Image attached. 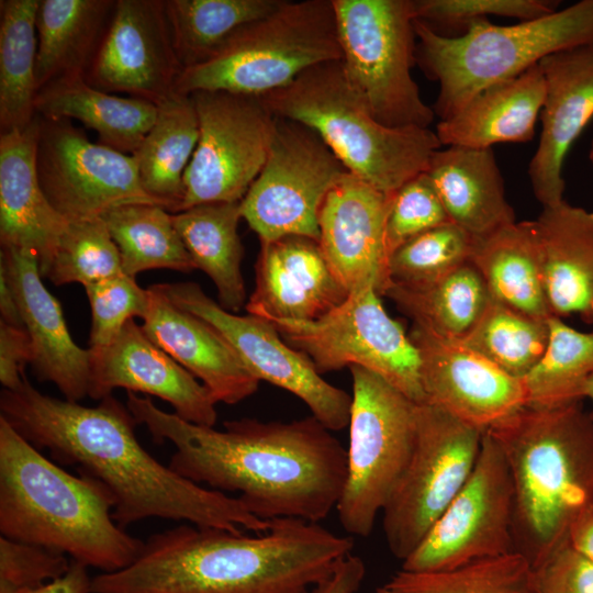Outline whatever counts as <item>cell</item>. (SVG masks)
Instances as JSON below:
<instances>
[{"label":"cell","mask_w":593,"mask_h":593,"mask_svg":"<svg viewBox=\"0 0 593 593\" xmlns=\"http://www.w3.org/2000/svg\"><path fill=\"white\" fill-rule=\"evenodd\" d=\"M559 1L551 0H413L416 20L430 29L466 27L490 15L527 21L557 11Z\"/></svg>","instance_id":"45"},{"label":"cell","mask_w":593,"mask_h":593,"mask_svg":"<svg viewBox=\"0 0 593 593\" xmlns=\"http://www.w3.org/2000/svg\"><path fill=\"white\" fill-rule=\"evenodd\" d=\"M539 66L545 79L541 132L528 177L544 208L564 200L566 157L593 119V43L551 54Z\"/></svg>","instance_id":"21"},{"label":"cell","mask_w":593,"mask_h":593,"mask_svg":"<svg viewBox=\"0 0 593 593\" xmlns=\"http://www.w3.org/2000/svg\"><path fill=\"white\" fill-rule=\"evenodd\" d=\"M178 307L209 324L258 381L284 389L304 402L327 429L348 426L351 395L326 380L268 321L226 311L194 282L159 283Z\"/></svg>","instance_id":"15"},{"label":"cell","mask_w":593,"mask_h":593,"mask_svg":"<svg viewBox=\"0 0 593 593\" xmlns=\"http://www.w3.org/2000/svg\"><path fill=\"white\" fill-rule=\"evenodd\" d=\"M126 406L157 443L175 451L181 477L237 493L255 516L317 523L336 508L347 474V450L314 416L291 422L231 419L223 429L187 422L127 392Z\"/></svg>","instance_id":"1"},{"label":"cell","mask_w":593,"mask_h":593,"mask_svg":"<svg viewBox=\"0 0 593 593\" xmlns=\"http://www.w3.org/2000/svg\"><path fill=\"white\" fill-rule=\"evenodd\" d=\"M122 273L119 249L98 216L68 221L44 277L55 286L87 287Z\"/></svg>","instance_id":"42"},{"label":"cell","mask_w":593,"mask_h":593,"mask_svg":"<svg viewBox=\"0 0 593 593\" xmlns=\"http://www.w3.org/2000/svg\"><path fill=\"white\" fill-rule=\"evenodd\" d=\"M91 579L88 567L71 560L68 570L60 577L18 593H91Z\"/></svg>","instance_id":"51"},{"label":"cell","mask_w":593,"mask_h":593,"mask_svg":"<svg viewBox=\"0 0 593 593\" xmlns=\"http://www.w3.org/2000/svg\"><path fill=\"white\" fill-rule=\"evenodd\" d=\"M35 113L48 120H77L98 134L100 144L133 155L156 120L157 104L102 91L83 76H72L41 88Z\"/></svg>","instance_id":"30"},{"label":"cell","mask_w":593,"mask_h":593,"mask_svg":"<svg viewBox=\"0 0 593 593\" xmlns=\"http://www.w3.org/2000/svg\"><path fill=\"white\" fill-rule=\"evenodd\" d=\"M40 0L0 1V130L24 128L36 116V12Z\"/></svg>","instance_id":"36"},{"label":"cell","mask_w":593,"mask_h":593,"mask_svg":"<svg viewBox=\"0 0 593 593\" xmlns=\"http://www.w3.org/2000/svg\"><path fill=\"white\" fill-rule=\"evenodd\" d=\"M470 262L481 275L492 300L537 318L552 316L545 293L535 221L514 222L474 237Z\"/></svg>","instance_id":"31"},{"label":"cell","mask_w":593,"mask_h":593,"mask_svg":"<svg viewBox=\"0 0 593 593\" xmlns=\"http://www.w3.org/2000/svg\"><path fill=\"white\" fill-rule=\"evenodd\" d=\"M548 339V318L527 315L491 299L462 342L508 374L524 379L542 358Z\"/></svg>","instance_id":"41"},{"label":"cell","mask_w":593,"mask_h":593,"mask_svg":"<svg viewBox=\"0 0 593 593\" xmlns=\"http://www.w3.org/2000/svg\"><path fill=\"white\" fill-rule=\"evenodd\" d=\"M589 159L593 164V141L591 142V146L589 149Z\"/></svg>","instance_id":"56"},{"label":"cell","mask_w":593,"mask_h":593,"mask_svg":"<svg viewBox=\"0 0 593 593\" xmlns=\"http://www.w3.org/2000/svg\"><path fill=\"white\" fill-rule=\"evenodd\" d=\"M198 139L192 97L172 92L157 104L156 120L133 154L145 192L170 213L182 202L183 177Z\"/></svg>","instance_id":"34"},{"label":"cell","mask_w":593,"mask_h":593,"mask_svg":"<svg viewBox=\"0 0 593 593\" xmlns=\"http://www.w3.org/2000/svg\"><path fill=\"white\" fill-rule=\"evenodd\" d=\"M347 174L314 131L276 116L266 161L240 201L242 217L260 242L287 235L318 242L323 202Z\"/></svg>","instance_id":"13"},{"label":"cell","mask_w":593,"mask_h":593,"mask_svg":"<svg viewBox=\"0 0 593 593\" xmlns=\"http://www.w3.org/2000/svg\"><path fill=\"white\" fill-rule=\"evenodd\" d=\"M114 499L96 479L71 474L0 416L1 536L69 556L101 573L130 566L144 541L113 519Z\"/></svg>","instance_id":"4"},{"label":"cell","mask_w":593,"mask_h":593,"mask_svg":"<svg viewBox=\"0 0 593 593\" xmlns=\"http://www.w3.org/2000/svg\"><path fill=\"white\" fill-rule=\"evenodd\" d=\"M182 70L165 0H116L83 78L102 91L158 104Z\"/></svg>","instance_id":"18"},{"label":"cell","mask_w":593,"mask_h":593,"mask_svg":"<svg viewBox=\"0 0 593 593\" xmlns=\"http://www.w3.org/2000/svg\"><path fill=\"white\" fill-rule=\"evenodd\" d=\"M260 98L277 118L314 131L349 174L388 194L425 172L443 146L429 127H389L376 120L340 60L316 65Z\"/></svg>","instance_id":"6"},{"label":"cell","mask_w":593,"mask_h":593,"mask_svg":"<svg viewBox=\"0 0 593 593\" xmlns=\"http://www.w3.org/2000/svg\"><path fill=\"white\" fill-rule=\"evenodd\" d=\"M199 139L184 172L179 211L214 202H240L268 155L276 115L261 98L226 91L190 94Z\"/></svg>","instance_id":"14"},{"label":"cell","mask_w":593,"mask_h":593,"mask_svg":"<svg viewBox=\"0 0 593 593\" xmlns=\"http://www.w3.org/2000/svg\"><path fill=\"white\" fill-rule=\"evenodd\" d=\"M90 309V358L102 355L119 337L126 323L142 318L148 292L125 273L85 287Z\"/></svg>","instance_id":"44"},{"label":"cell","mask_w":593,"mask_h":593,"mask_svg":"<svg viewBox=\"0 0 593 593\" xmlns=\"http://www.w3.org/2000/svg\"><path fill=\"white\" fill-rule=\"evenodd\" d=\"M482 436L437 406L417 404L414 447L381 513L394 557L406 559L457 496L475 466Z\"/></svg>","instance_id":"11"},{"label":"cell","mask_w":593,"mask_h":593,"mask_svg":"<svg viewBox=\"0 0 593 593\" xmlns=\"http://www.w3.org/2000/svg\"><path fill=\"white\" fill-rule=\"evenodd\" d=\"M449 221L473 237L516 222L492 148L446 146L425 171Z\"/></svg>","instance_id":"29"},{"label":"cell","mask_w":593,"mask_h":593,"mask_svg":"<svg viewBox=\"0 0 593 593\" xmlns=\"http://www.w3.org/2000/svg\"><path fill=\"white\" fill-rule=\"evenodd\" d=\"M89 396L102 400L118 388L169 403L182 419L213 427L216 401L187 369L160 349L134 318L99 357L90 358Z\"/></svg>","instance_id":"22"},{"label":"cell","mask_w":593,"mask_h":593,"mask_svg":"<svg viewBox=\"0 0 593 593\" xmlns=\"http://www.w3.org/2000/svg\"><path fill=\"white\" fill-rule=\"evenodd\" d=\"M282 0H165L181 66L215 55L242 27L275 10Z\"/></svg>","instance_id":"38"},{"label":"cell","mask_w":593,"mask_h":593,"mask_svg":"<svg viewBox=\"0 0 593 593\" xmlns=\"http://www.w3.org/2000/svg\"><path fill=\"white\" fill-rule=\"evenodd\" d=\"M391 197L348 172L323 202L318 243L349 294L371 289L381 296L391 286L385 240Z\"/></svg>","instance_id":"20"},{"label":"cell","mask_w":593,"mask_h":593,"mask_svg":"<svg viewBox=\"0 0 593 593\" xmlns=\"http://www.w3.org/2000/svg\"><path fill=\"white\" fill-rule=\"evenodd\" d=\"M33 357L30 336L24 327L0 322V381L5 390L23 381L24 368Z\"/></svg>","instance_id":"49"},{"label":"cell","mask_w":593,"mask_h":593,"mask_svg":"<svg viewBox=\"0 0 593 593\" xmlns=\"http://www.w3.org/2000/svg\"><path fill=\"white\" fill-rule=\"evenodd\" d=\"M348 296L320 243L302 235H287L260 242L255 289L245 309L267 321H314Z\"/></svg>","instance_id":"23"},{"label":"cell","mask_w":593,"mask_h":593,"mask_svg":"<svg viewBox=\"0 0 593 593\" xmlns=\"http://www.w3.org/2000/svg\"><path fill=\"white\" fill-rule=\"evenodd\" d=\"M545 98L539 64L508 80L490 86L456 114L439 121L436 134L444 146L492 148L500 143L534 138Z\"/></svg>","instance_id":"28"},{"label":"cell","mask_w":593,"mask_h":593,"mask_svg":"<svg viewBox=\"0 0 593 593\" xmlns=\"http://www.w3.org/2000/svg\"><path fill=\"white\" fill-rule=\"evenodd\" d=\"M0 410L52 460L102 483L114 499L113 519L124 529L153 517L255 534L270 526L238 497L197 484L155 459L136 437V419L112 394L85 406L46 395L24 377L16 389L1 391Z\"/></svg>","instance_id":"2"},{"label":"cell","mask_w":593,"mask_h":593,"mask_svg":"<svg viewBox=\"0 0 593 593\" xmlns=\"http://www.w3.org/2000/svg\"><path fill=\"white\" fill-rule=\"evenodd\" d=\"M0 593H18V591L12 590L8 586L0 585Z\"/></svg>","instance_id":"55"},{"label":"cell","mask_w":593,"mask_h":593,"mask_svg":"<svg viewBox=\"0 0 593 593\" xmlns=\"http://www.w3.org/2000/svg\"><path fill=\"white\" fill-rule=\"evenodd\" d=\"M349 369L347 474L335 510L346 533L368 537L410 460L418 403L368 369Z\"/></svg>","instance_id":"10"},{"label":"cell","mask_w":593,"mask_h":593,"mask_svg":"<svg viewBox=\"0 0 593 593\" xmlns=\"http://www.w3.org/2000/svg\"><path fill=\"white\" fill-rule=\"evenodd\" d=\"M513 518L507 463L494 438L484 432L469 479L401 568L446 570L516 551Z\"/></svg>","instance_id":"16"},{"label":"cell","mask_w":593,"mask_h":593,"mask_svg":"<svg viewBox=\"0 0 593 593\" xmlns=\"http://www.w3.org/2000/svg\"><path fill=\"white\" fill-rule=\"evenodd\" d=\"M268 322L321 374L344 367H362L413 402L425 403L418 353L402 325L387 313L374 290L350 293L344 303L314 321Z\"/></svg>","instance_id":"12"},{"label":"cell","mask_w":593,"mask_h":593,"mask_svg":"<svg viewBox=\"0 0 593 593\" xmlns=\"http://www.w3.org/2000/svg\"><path fill=\"white\" fill-rule=\"evenodd\" d=\"M342 60L333 0H282L242 27L211 58L184 68L174 92L226 91L264 97L310 68Z\"/></svg>","instance_id":"8"},{"label":"cell","mask_w":593,"mask_h":593,"mask_svg":"<svg viewBox=\"0 0 593 593\" xmlns=\"http://www.w3.org/2000/svg\"><path fill=\"white\" fill-rule=\"evenodd\" d=\"M147 292L144 333L199 379L216 403L237 404L258 390L259 381L209 324L174 304L159 283Z\"/></svg>","instance_id":"26"},{"label":"cell","mask_w":593,"mask_h":593,"mask_svg":"<svg viewBox=\"0 0 593 593\" xmlns=\"http://www.w3.org/2000/svg\"><path fill=\"white\" fill-rule=\"evenodd\" d=\"M450 222L426 172L392 193L385 225L389 255L405 242L440 224Z\"/></svg>","instance_id":"46"},{"label":"cell","mask_w":593,"mask_h":593,"mask_svg":"<svg viewBox=\"0 0 593 593\" xmlns=\"http://www.w3.org/2000/svg\"><path fill=\"white\" fill-rule=\"evenodd\" d=\"M0 313L1 322L24 327L15 292L2 266H0Z\"/></svg>","instance_id":"53"},{"label":"cell","mask_w":593,"mask_h":593,"mask_svg":"<svg viewBox=\"0 0 593 593\" xmlns=\"http://www.w3.org/2000/svg\"><path fill=\"white\" fill-rule=\"evenodd\" d=\"M0 266L13 287L31 339L35 377L55 384L66 400L79 402L89 395L90 353L70 336L60 303L42 281L37 255L25 248L2 247Z\"/></svg>","instance_id":"24"},{"label":"cell","mask_w":593,"mask_h":593,"mask_svg":"<svg viewBox=\"0 0 593 593\" xmlns=\"http://www.w3.org/2000/svg\"><path fill=\"white\" fill-rule=\"evenodd\" d=\"M373 593H538L534 569L522 553L472 561L435 571L401 568Z\"/></svg>","instance_id":"39"},{"label":"cell","mask_w":593,"mask_h":593,"mask_svg":"<svg viewBox=\"0 0 593 593\" xmlns=\"http://www.w3.org/2000/svg\"><path fill=\"white\" fill-rule=\"evenodd\" d=\"M70 562L65 555L0 537V585L12 590L31 589L54 580L68 570Z\"/></svg>","instance_id":"47"},{"label":"cell","mask_w":593,"mask_h":593,"mask_svg":"<svg viewBox=\"0 0 593 593\" xmlns=\"http://www.w3.org/2000/svg\"><path fill=\"white\" fill-rule=\"evenodd\" d=\"M486 432L512 480L515 550L535 568L593 504V421L581 402L525 406Z\"/></svg>","instance_id":"5"},{"label":"cell","mask_w":593,"mask_h":593,"mask_svg":"<svg viewBox=\"0 0 593 593\" xmlns=\"http://www.w3.org/2000/svg\"><path fill=\"white\" fill-rule=\"evenodd\" d=\"M415 32L416 64L439 83L433 110L443 121L483 89L523 74L551 54L593 43V0L511 25L478 20L455 36L415 20Z\"/></svg>","instance_id":"7"},{"label":"cell","mask_w":593,"mask_h":593,"mask_svg":"<svg viewBox=\"0 0 593 593\" xmlns=\"http://www.w3.org/2000/svg\"><path fill=\"white\" fill-rule=\"evenodd\" d=\"M333 5L344 74L374 119L389 127H429L435 112L412 76L413 0H333Z\"/></svg>","instance_id":"9"},{"label":"cell","mask_w":593,"mask_h":593,"mask_svg":"<svg viewBox=\"0 0 593 593\" xmlns=\"http://www.w3.org/2000/svg\"><path fill=\"white\" fill-rule=\"evenodd\" d=\"M549 339L540 361L523 379L527 405L555 407L582 402L593 374V331L584 333L561 318H548Z\"/></svg>","instance_id":"40"},{"label":"cell","mask_w":593,"mask_h":593,"mask_svg":"<svg viewBox=\"0 0 593 593\" xmlns=\"http://www.w3.org/2000/svg\"><path fill=\"white\" fill-rule=\"evenodd\" d=\"M113 0H40L36 12L37 91L83 76L110 21Z\"/></svg>","instance_id":"32"},{"label":"cell","mask_w":593,"mask_h":593,"mask_svg":"<svg viewBox=\"0 0 593 593\" xmlns=\"http://www.w3.org/2000/svg\"><path fill=\"white\" fill-rule=\"evenodd\" d=\"M366 575L363 560L356 555L345 557L312 593H356Z\"/></svg>","instance_id":"50"},{"label":"cell","mask_w":593,"mask_h":593,"mask_svg":"<svg viewBox=\"0 0 593 593\" xmlns=\"http://www.w3.org/2000/svg\"><path fill=\"white\" fill-rule=\"evenodd\" d=\"M354 548L298 518L255 536L183 524L144 541L127 567L91 579V593H307Z\"/></svg>","instance_id":"3"},{"label":"cell","mask_w":593,"mask_h":593,"mask_svg":"<svg viewBox=\"0 0 593 593\" xmlns=\"http://www.w3.org/2000/svg\"><path fill=\"white\" fill-rule=\"evenodd\" d=\"M583 399H589L592 404V409L589 412L591 419L593 421V374L588 379L583 388Z\"/></svg>","instance_id":"54"},{"label":"cell","mask_w":593,"mask_h":593,"mask_svg":"<svg viewBox=\"0 0 593 593\" xmlns=\"http://www.w3.org/2000/svg\"><path fill=\"white\" fill-rule=\"evenodd\" d=\"M40 118L0 134V242L33 250L44 277L68 221L51 204L36 168Z\"/></svg>","instance_id":"25"},{"label":"cell","mask_w":593,"mask_h":593,"mask_svg":"<svg viewBox=\"0 0 593 593\" xmlns=\"http://www.w3.org/2000/svg\"><path fill=\"white\" fill-rule=\"evenodd\" d=\"M121 257L123 272L195 269L174 223L172 213L149 203L124 204L101 215Z\"/></svg>","instance_id":"37"},{"label":"cell","mask_w":593,"mask_h":593,"mask_svg":"<svg viewBox=\"0 0 593 593\" xmlns=\"http://www.w3.org/2000/svg\"><path fill=\"white\" fill-rule=\"evenodd\" d=\"M384 296L411 317L413 324L460 340L474 327L491 301L481 275L471 262L428 284L392 283Z\"/></svg>","instance_id":"35"},{"label":"cell","mask_w":593,"mask_h":593,"mask_svg":"<svg viewBox=\"0 0 593 593\" xmlns=\"http://www.w3.org/2000/svg\"><path fill=\"white\" fill-rule=\"evenodd\" d=\"M568 542L593 561V504L572 525Z\"/></svg>","instance_id":"52"},{"label":"cell","mask_w":593,"mask_h":593,"mask_svg":"<svg viewBox=\"0 0 593 593\" xmlns=\"http://www.w3.org/2000/svg\"><path fill=\"white\" fill-rule=\"evenodd\" d=\"M474 237L452 222L427 230L398 247L389 259L391 284L419 287L470 262Z\"/></svg>","instance_id":"43"},{"label":"cell","mask_w":593,"mask_h":593,"mask_svg":"<svg viewBox=\"0 0 593 593\" xmlns=\"http://www.w3.org/2000/svg\"><path fill=\"white\" fill-rule=\"evenodd\" d=\"M533 569L538 593H593V561L569 542Z\"/></svg>","instance_id":"48"},{"label":"cell","mask_w":593,"mask_h":593,"mask_svg":"<svg viewBox=\"0 0 593 593\" xmlns=\"http://www.w3.org/2000/svg\"><path fill=\"white\" fill-rule=\"evenodd\" d=\"M240 219V202L205 203L172 213L195 269L209 276L220 305L232 313L247 303L242 275L244 247L237 232Z\"/></svg>","instance_id":"33"},{"label":"cell","mask_w":593,"mask_h":593,"mask_svg":"<svg viewBox=\"0 0 593 593\" xmlns=\"http://www.w3.org/2000/svg\"><path fill=\"white\" fill-rule=\"evenodd\" d=\"M549 311L593 324V212L564 200L535 221Z\"/></svg>","instance_id":"27"},{"label":"cell","mask_w":593,"mask_h":593,"mask_svg":"<svg viewBox=\"0 0 593 593\" xmlns=\"http://www.w3.org/2000/svg\"><path fill=\"white\" fill-rule=\"evenodd\" d=\"M38 118V180L67 221L98 217L124 204L160 205L145 192L133 155L90 142L70 120Z\"/></svg>","instance_id":"17"},{"label":"cell","mask_w":593,"mask_h":593,"mask_svg":"<svg viewBox=\"0 0 593 593\" xmlns=\"http://www.w3.org/2000/svg\"><path fill=\"white\" fill-rule=\"evenodd\" d=\"M409 337L418 353L425 403L481 433L527 405L524 380L508 374L465 342L415 324Z\"/></svg>","instance_id":"19"}]
</instances>
